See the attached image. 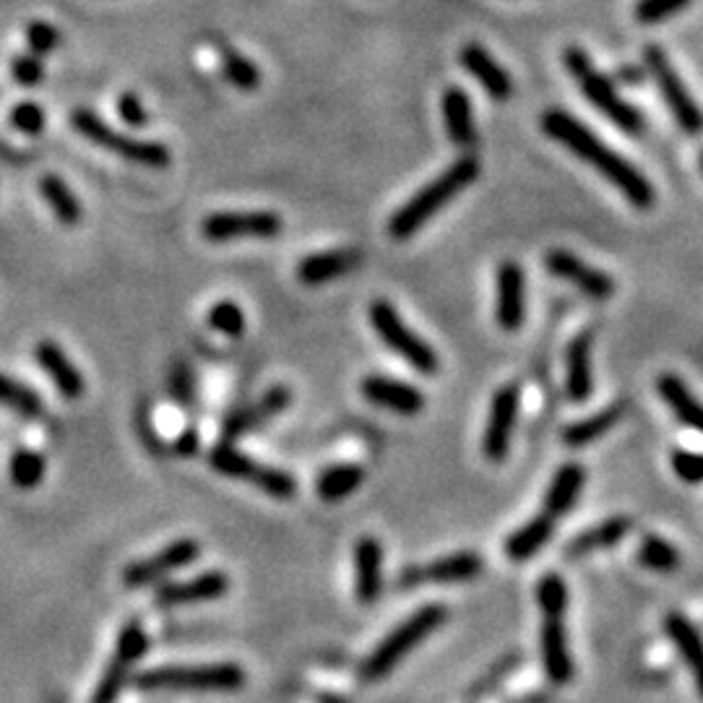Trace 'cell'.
Returning a JSON list of instances; mask_svg holds the SVG:
<instances>
[{"instance_id":"6da1fadb","label":"cell","mask_w":703,"mask_h":703,"mask_svg":"<svg viewBox=\"0 0 703 703\" xmlns=\"http://www.w3.org/2000/svg\"><path fill=\"white\" fill-rule=\"evenodd\" d=\"M542 130H545L553 141L571 149V155H576L578 159H584L586 164L594 167L601 178L610 180L636 209H651L657 204L654 185L641 175L639 167H633L628 159H622L618 151H613L607 143H601L582 120L574 118V115L563 110H547L542 115Z\"/></svg>"},{"instance_id":"7a4b0ae2","label":"cell","mask_w":703,"mask_h":703,"mask_svg":"<svg viewBox=\"0 0 703 703\" xmlns=\"http://www.w3.org/2000/svg\"><path fill=\"white\" fill-rule=\"evenodd\" d=\"M477 175H480V162H477L472 155L456 159L451 167H446V170L433 180V183L419 188L407 204L396 209V214L388 220V235L394 237V241H409V237L415 235L425 222H430L448 201H454L464 188L472 185Z\"/></svg>"},{"instance_id":"3957f363","label":"cell","mask_w":703,"mask_h":703,"mask_svg":"<svg viewBox=\"0 0 703 703\" xmlns=\"http://www.w3.org/2000/svg\"><path fill=\"white\" fill-rule=\"evenodd\" d=\"M537 601L542 610V664L547 680L555 685H565L574 678V659L568 654L565 639V607H568V589L557 574H547L537 584Z\"/></svg>"},{"instance_id":"277c9868","label":"cell","mask_w":703,"mask_h":703,"mask_svg":"<svg viewBox=\"0 0 703 703\" xmlns=\"http://www.w3.org/2000/svg\"><path fill=\"white\" fill-rule=\"evenodd\" d=\"M136 688L143 693L162 691H237L245 685V670L232 662L212 664H164L136 675Z\"/></svg>"},{"instance_id":"5b68a950","label":"cell","mask_w":703,"mask_h":703,"mask_svg":"<svg viewBox=\"0 0 703 703\" xmlns=\"http://www.w3.org/2000/svg\"><path fill=\"white\" fill-rule=\"evenodd\" d=\"M563 61H565V68H568V74L576 78L578 86H582L584 97L589 99V103L597 107L607 120H613L615 126L626 130L628 136L643 134V128H647L643 115L636 110L633 105L626 103V99L618 94V89H615V86L607 82L597 68H594L589 55H586L582 47H574V45L565 47Z\"/></svg>"},{"instance_id":"8992f818","label":"cell","mask_w":703,"mask_h":703,"mask_svg":"<svg viewBox=\"0 0 703 703\" xmlns=\"http://www.w3.org/2000/svg\"><path fill=\"white\" fill-rule=\"evenodd\" d=\"M446 620V607L440 605H425L419 607L415 615H409L407 620L398 622L391 633L383 639L371 657L365 659L360 667V680L362 683H375L383 680L394 667L417 647L419 641H425L435 628L444 626Z\"/></svg>"},{"instance_id":"52a82bcc","label":"cell","mask_w":703,"mask_h":703,"mask_svg":"<svg viewBox=\"0 0 703 703\" xmlns=\"http://www.w3.org/2000/svg\"><path fill=\"white\" fill-rule=\"evenodd\" d=\"M71 126H74L78 136L92 141L94 147H103L110 151V155L126 159L130 164L162 170V167L172 162L170 149H167L164 143L134 139V136L120 134V130L107 126V123L99 118L97 113L89 110V107H78V110L71 113Z\"/></svg>"},{"instance_id":"ba28073f","label":"cell","mask_w":703,"mask_h":703,"mask_svg":"<svg viewBox=\"0 0 703 703\" xmlns=\"http://www.w3.org/2000/svg\"><path fill=\"white\" fill-rule=\"evenodd\" d=\"M371 326L379 333V339L388 347L391 352H396L407 365L415 368L417 373L433 375L438 373V354L425 339H419L407 323L402 321V316L396 313V308L386 300H375L371 306Z\"/></svg>"},{"instance_id":"9c48e42d","label":"cell","mask_w":703,"mask_h":703,"mask_svg":"<svg viewBox=\"0 0 703 703\" xmlns=\"http://www.w3.org/2000/svg\"><path fill=\"white\" fill-rule=\"evenodd\" d=\"M643 68L649 71L651 78L657 82V89L662 92V99L670 107L672 118L688 136H701L703 134V110L699 103L691 97V92L685 89L683 78L678 76V71L672 68L670 57L659 45L643 47Z\"/></svg>"},{"instance_id":"30bf717a","label":"cell","mask_w":703,"mask_h":703,"mask_svg":"<svg viewBox=\"0 0 703 703\" xmlns=\"http://www.w3.org/2000/svg\"><path fill=\"white\" fill-rule=\"evenodd\" d=\"M149 649L147 630L139 620H128L123 626L118 643H115V651L107 662L103 678H99L97 688H94V695L89 703H118L123 688H126L130 670L141 662L143 654Z\"/></svg>"},{"instance_id":"8fae6325","label":"cell","mask_w":703,"mask_h":703,"mask_svg":"<svg viewBox=\"0 0 703 703\" xmlns=\"http://www.w3.org/2000/svg\"><path fill=\"white\" fill-rule=\"evenodd\" d=\"M285 230V220L277 212H212L201 222V232L209 243L235 241H274Z\"/></svg>"},{"instance_id":"7c38bea8","label":"cell","mask_w":703,"mask_h":703,"mask_svg":"<svg viewBox=\"0 0 703 703\" xmlns=\"http://www.w3.org/2000/svg\"><path fill=\"white\" fill-rule=\"evenodd\" d=\"M201 557V545L195 540H175L170 542L159 553L143 557V561H134L123 571V584L128 589H143V586L162 584L164 578H170L178 571L188 568Z\"/></svg>"},{"instance_id":"4fadbf2b","label":"cell","mask_w":703,"mask_h":703,"mask_svg":"<svg viewBox=\"0 0 703 703\" xmlns=\"http://www.w3.org/2000/svg\"><path fill=\"white\" fill-rule=\"evenodd\" d=\"M519 386L516 383H505L496 391L490 404L488 425H484L482 435V454L490 461H503L505 454L511 448L513 430H516V417H519Z\"/></svg>"},{"instance_id":"5bb4252c","label":"cell","mask_w":703,"mask_h":703,"mask_svg":"<svg viewBox=\"0 0 703 703\" xmlns=\"http://www.w3.org/2000/svg\"><path fill=\"white\" fill-rule=\"evenodd\" d=\"M545 269L553 274V277L568 281V285H574L576 289H582V292L586 297H592V300H610V297L615 295V289H618V285H615V279L610 277V274L594 269V266L584 264L582 258L576 256V253L571 251H547L545 253Z\"/></svg>"},{"instance_id":"9a60e30c","label":"cell","mask_w":703,"mask_h":703,"mask_svg":"<svg viewBox=\"0 0 703 703\" xmlns=\"http://www.w3.org/2000/svg\"><path fill=\"white\" fill-rule=\"evenodd\" d=\"M482 574V557L472 553H454L427 565H409L398 576V589H417L419 584H456V582H472Z\"/></svg>"},{"instance_id":"2e32d148","label":"cell","mask_w":703,"mask_h":703,"mask_svg":"<svg viewBox=\"0 0 703 703\" xmlns=\"http://www.w3.org/2000/svg\"><path fill=\"white\" fill-rule=\"evenodd\" d=\"M360 394L365 396V402L375 404V407L396 412V415H419L425 407L423 391L412 386V383L388 379V375H368L360 383Z\"/></svg>"},{"instance_id":"e0dca14e","label":"cell","mask_w":703,"mask_h":703,"mask_svg":"<svg viewBox=\"0 0 703 703\" xmlns=\"http://www.w3.org/2000/svg\"><path fill=\"white\" fill-rule=\"evenodd\" d=\"M289 404H292V391H289L287 386H271L264 396L258 398V402H253L251 407L235 409L227 419H224L222 438L224 440L243 438L245 433L256 430V427H264L269 419L281 415Z\"/></svg>"},{"instance_id":"ac0fdd59","label":"cell","mask_w":703,"mask_h":703,"mask_svg":"<svg viewBox=\"0 0 703 703\" xmlns=\"http://www.w3.org/2000/svg\"><path fill=\"white\" fill-rule=\"evenodd\" d=\"M230 589V578L224 571H204V574L185 578V582L162 584L155 594L159 607H178V605H195V601L220 599Z\"/></svg>"},{"instance_id":"d6986e66","label":"cell","mask_w":703,"mask_h":703,"mask_svg":"<svg viewBox=\"0 0 703 703\" xmlns=\"http://www.w3.org/2000/svg\"><path fill=\"white\" fill-rule=\"evenodd\" d=\"M358 248H333L310 253L297 264V281L306 287H321L333 279H342L344 274L354 271L360 266Z\"/></svg>"},{"instance_id":"ffe728a7","label":"cell","mask_w":703,"mask_h":703,"mask_svg":"<svg viewBox=\"0 0 703 703\" xmlns=\"http://www.w3.org/2000/svg\"><path fill=\"white\" fill-rule=\"evenodd\" d=\"M459 61L467 74H472L480 86L496 103H505L513 94V78L505 74V68L484 50L480 42H467L461 47Z\"/></svg>"},{"instance_id":"44dd1931","label":"cell","mask_w":703,"mask_h":703,"mask_svg":"<svg viewBox=\"0 0 703 703\" xmlns=\"http://www.w3.org/2000/svg\"><path fill=\"white\" fill-rule=\"evenodd\" d=\"M34 360H38L42 373L53 381V386L63 398L74 402V398L84 394L86 383L82 371H78L76 362L71 360L68 354L63 352V347L55 344L53 339H42V342H38V347H34Z\"/></svg>"},{"instance_id":"7402d4cb","label":"cell","mask_w":703,"mask_h":703,"mask_svg":"<svg viewBox=\"0 0 703 703\" xmlns=\"http://www.w3.org/2000/svg\"><path fill=\"white\" fill-rule=\"evenodd\" d=\"M496 318L503 331H519L524 323V271L516 260H505L498 269Z\"/></svg>"},{"instance_id":"603a6c76","label":"cell","mask_w":703,"mask_h":703,"mask_svg":"<svg viewBox=\"0 0 703 703\" xmlns=\"http://www.w3.org/2000/svg\"><path fill=\"white\" fill-rule=\"evenodd\" d=\"M383 592V547L365 534L354 545V594L362 605H373Z\"/></svg>"},{"instance_id":"cb8c5ba5","label":"cell","mask_w":703,"mask_h":703,"mask_svg":"<svg viewBox=\"0 0 703 703\" xmlns=\"http://www.w3.org/2000/svg\"><path fill=\"white\" fill-rule=\"evenodd\" d=\"M440 110H444L446 134L454 147L472 151L477 147V128H475V113H472V99H469V94L464 92L461 86H451V89L444 92Z\"/></svg>"},{"instance_id":"d4e9b609","label":"cell","mask_w":703,"mask_h":703,"mask_svg":"<svg viewBox=\"0 0 703 703\" xmlns=\"http://www.w3.org/2000/svg\"><path fill=\"white\" fill-rule=\"evenodd\" d=\"M565 391L576 404L589 402L594 391V375H592V333L582 331L578 337L571 339L568 350H565Z\"/></svg>"},{"instance_id":"484cf974","label":"cell","mask_w":703,"mask_h":703,"mask_svg":"<svg viewBox=\"0 0 703 703\" xmlns=\"http://www.w3.org/2000/svg\"><path fill=\"white\" fill-rule=\"evenodd\" d=\"M664 630L667 636H670V641L675 643V649L680 651V657H683L688 670H691L695 688H699L703 699V636L699 633V628L680 613L667 615Z\"/></svg>"},{"instance_id":"4316f807","label":"cell","mask_w":703,"mask_h":703,"mask_svg":"<svg viewBox=\"0 0 703 703\" xmlns=\"http://www.w3.org/2000/svg\"><path fill=\"white\" fill-rule=\"evenodd\" d=\"M657 391L680 423L703 435V402L693 396V391L685 386V381L680 375L662 373L657 379Z\"/></svg>"},{"instance_id":"83f0119b","label":"cell","mask_w":703,"mask_h":703,"mask_svg":"<svg viewBox=\"0 0 703 703\" xmlns=\"http://www.w3.org/2000/svg\"><path fill=\"white\" fill-rule=\"evenodd\" d=\"M630 526H633V521H630L628 516H613V519L599 521V524L584 529L578 537L568 542V547H565V557H586L592 553H599V550H610L626 537Z\"/></svg>"},{"instance_id":"f1b7e54d","label":"cell","mask_w":703,"mask_h":703,"mask_svg":"<svg viewBox=\"0 0 703 703\" xmlns=\"http://www.w3.org/2000/svg\"><path fill=\"white\" fill-rule=\"evenodd\" d=\"M555 534V519L547 516V513H542V516H534L532 521H526L524 526H519L516 532L511 534L509 540H505V557H511V561H529V557H534L540 553L542 547L547 545L550 540H553Z\"/></svg>"},{"instance_id":"f546056e","label":"cell","mask_w":703,"mask_h":703,"mask_svg":"<svg viewBox=\"0 0 703 703\" xmlns=\"http://www.w3.org/2000/svg\"><path fill=\"white\" fill-rule=\"evenodd\" d=\"M584 490V469L578 464H563L557 469L553 482L545 492V513L547 516H565L576 505L578 496Z\"/></svg>"},{"instance_id":"4dcf8cb0","label":"cell","mask_w":703,"mask_h":703,"mask_svg":"<svg viewBox=\"0 0 703 703\" xmlns=\"http://www.w3.org/2000/svg\"><path fill=\"white\" fill-rule=\"evenodd\" d=\"M626 412H628L626 402H615V404H610V407L597 412V415L582 419V423L563 427V433H561L563 444L568 448H584V446L594 444V440L601 438V435H605L607 430H613V427L620 423Z\"/></svg>"},{"instance_id":"1f68e13d","label":"cell","mask_w":703,"mask_h":703,"mask_svg":"<svg viewBox=\"0 0 703 703\" xmlns=\"http://www.w3.org/2000/svg\"><path fill=\"white\" fill-rule=\"evenodd\" d=\"M362 482H365V469L360 464H333L318 475L316 496L326 503H339V500L358 492Z\"/></svg>"},{"instance_id":"d6a6232c","label":"cell","mask_w":703,"mask_h":703,"mask_svg":"<svg viewBox=\"0 0 703 703\" xmlns=\"http://www.w3.org/2000/svg\"><path fill=\"white\" fill-rule=\"evenodd\" d=\"M40 193L42 199H45V204L50 206V212L55 214V220L65 224V227H74V224L82 222L84 216L82 201L76 199V193L71 191L63 178L57 175L40 178Z\"/></svg>"},{"instance_id":"836d02e7","label":"cell","mask_w":703,"mask_h":703,"mask_svg":"<svg viewBox=\"0 0 703 703\" xmlns=\"http://www.w3.org/2000/svg\"><path fill=\"white\" fill-rule=\"evenodd\" d=\"M0 407L24 419H38L45 415V402H42L38 391L6 373H0Z\"/></svg>"},{"instance_id":"e575fe53","label":"cell","mask_w":703,"mask_h":703,"mask_svg":"<svg viewBox=\"0 0 703 703\" xmlns=\"http://www.w3.org/2000/svg\"><path fill=\"white\" fill-rule=\"evenodd\" d=\"M209 467H212L214 472L230 477V480L253 482L260 464L253 461L251 456H245L243 451H237V448L232 446V440H222V444H216L212 448V454H209Z\"/></svg>"},{"instance_id":"d590c367","label":"cell","mask_w":703,"mask_h":703,"mask_svg":"<svg viewBox=\"0 0 703 703\" xmlns=\"http://www.w3.org/2000/svg\"><path fill=\"white\" fill-rule=\"evenodd\" d=\"M45 472H47L45 456L34 451V448H17V451L11 454L9 477L19 490L40 488V482L45 480Z\"/></svg>"},{"instance_id":"8d00e7d4","label":"cell","mask_w":703,"mask_h":703,"mask_svg":"<svg viewBox=\"0 0 703 703\" xmlns=\"http://www.w3.org/2000/svg\"><path fill=\"white\" fill-rule=\"evenodd\" d=\"M639 563L649 571L672 574V571L680 568L683 557H680L678 547L672 545V542L657 537V534H649V537H643L639 545Z\"/></svg>"},{"instance_id":"74e56055","label":"cell","mask_w":703,"mask_h":703,"mask_svg":"<svg viewBox=\"0 0 703 703\" xmlns=\"http://www.w3.org/2000/svg\"><path fill=\"white\" fill-rule=\"evenodd\" d=\"M222 76L241 92L258 89L260 78H264L256 63L248 61L243 53H237V50H232L227 45L222 47Z\"/></svg>"},{"instance_id":"f35d334b","label":"cell","mask_w":703,"mask_h":703,"mask_svg":"<svg viewBox=\"0 0 703 703\" xmlns=\"http://www.w3.org/2000/svg\"><path fill=\"white\" fill-rule=\"evenodd\" d=\"M209 326L222 337L237 339L245 333V310L232 300H220L209 310Z\"/></svg>"},{"instance_id":"ab89813d","label":"cell","mask_w":703,"mask_h":703,"mask_svg":"<svg viewBox=\"0 0 703 703\" xmlns=\"http://www.w3.org/2000/svg\"><path fill=\"white\" fill-rule=\"evenodd\" d=\"M253 484H256L260 492H266V496L279 498V500L295 498V492H297V480L292 475L285 472V469L266 467V464H260V469H258Z\"/></svg>"},{"instance_id":"60d3db41","label":"cell","mask_w":703,"mask_h":703,"mask_svg":"<svg viewBox=\"0 0 703 703\" xmlns=\"http://www.w3.org/2000/svg\"><path fill=\"white\" fill-rule=\"evenodd\" d=\"M688 6H691V0H639L633 17L641 24H657V21H664L685 11Z\"/></svg>"},{"instance_id":"b9f144b4","label":"cell","mask_w":703,"mask_h":703,"mask_svg":"<svg viewBox=\"0 0 703 703\" xmlns=\"http://www.w3.org/2000/svg\"><path fill=\"white\" fill-rule=\"evenodd\" d=\"M170 394L180 407H191L195 398V375L185 360L172 362L170 371Z\"/></svg>"},{"instance_id":"7bdbcfd3","label":"cell","mask_w":703,"mask_h":703,"mask_svg":"<svg viewBox=\"0 0 703 703\" xmlns=\"http://www.w3.org/2000/svg\"><path fill=\"white\" fill-rule=\"evenodd\" d=\"M26 45L32 47L34 55H47V53H55L57 47H61V32L53 24H47V21H29L26 24Z\"/></svg>"},{"instance_id":"ee69618b","label":"cell","mask_w":703,"mask_h":703,"mask_svg":"<svg viewBox=\"0 0 703 703\" xmlns=\"http://www.w3.org/2000/svg\"><path fill=\"white\" fill-rule=\"evenodd\" d=\"M9 123L19 130V134L40 136L42 130H45L47 118H45V110H42L38 103H19L11 110Z\"/></svg>"},{"instance_id":"f6af8a7d","label":"cell","mask_w":703,"mask_h":703,"mask_svg":"<svg viewBox=\"0 0 703 703\" xmlns=\"http://www.w3.org/2000/svg\"><path fill=\"white\" fill-rule=\"evenodd\" d=\"M670 461H672V472H675L683 482L688 484L703 482V454L683 451V448H678V451H672Z\"/></svg>"},{"instance_id":"bcb514c9","label":"cell","mask_w":703,"mask_h":703,"mask_svg":"<svg viewBox=\"0 0 703 703\" xmlns=\"http://www.w3.org/2000/svg\"><path fill=\"white\" fill-rule=\"evenodd\" d=\"M11 76L13 82L21 86H38L45 78V65H42L40 55H17L11 61Z\"/></svg>"},{"instance_id":"7dc6e473","label":"cell","mask_w":703,"mask_h":703,"mask_svg":"<svg viewBox=\"0 0 703 703\" xmlns=\"http://www.w3.org/2000/svg\"><path fill=\"white\" fill-rule=\"evenodd\" d=\"M118 115L130 128H143L149 123V113L136 92H123L118 97Z\"/></svg>"},{"instance_id":"c3c4849f","label":"cell","mask_w":703,"mask_h":703,"mask_svg":"<svg viewBox=\"0 0 703 703\" xmlns=\"http://www.w3.org/2000/svg\"><path fill=\"white\" fill-rule=\"evenodd\" d=\"M175 454L178 456H183V459H191V456H195L201 451V435L195 433V430H185V433H180L178 435V440H175Z\"/></svg>"},{"instance_id":"681fc988","label":"cell","mask_w":703,"mask_h":703,"mask_svg":"<svg viewBox=\"0 0 703 703\" xmlns=\"http://www.w3.org/2000/svg\"><path fill=\"white\" fill-rule=\"evenodd\" d=\"M643 71H647V68H636V65H622V68H618V82L628 84V86L641 84L643 82Z\"/></svg>"},{"instance_id":"f907efd6","label":"cell","mask_w":703,"mask_h":703,"mask_svg":"<svg viewBox=\"0 0 703 703\" xmlns=\"http://www.w3.org/2000/svg\"><path fill=\"white\" fill-rule=\"evenodd\" d=\"M318 703H347V701L337 699V695H321V699H318Z\"/></svg>"},{"instance_id":"816d5d0a","label":"cell","mask_w":703,"mask_h":703,"mask_svg":"<svg viewBox=\"0 0 703 703\" xmlns=\"http://www.w3.org/2000/svg\"><path fill=\"white\" fill-rule=\"evenodd\" d=\"M699 164H701V170H703V151H701V157H699Z\"/></svg>"}]
</instances>
